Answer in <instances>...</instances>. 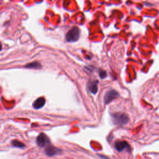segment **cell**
<instances>
[{
    "label": "cell",
    "mask_w": 159,
    "mask_h": 159,
    "mask_svg": "<svg viewBox=\"0 0 159 159\" xmlns=\"http://www.w3.org/2000/svg\"><path fill=\"white\" fill-rule=\"evenodd\" d=\"M112 120L115 125H124L126 124L129 118L127 114L124 113H115L112 115Z\"/></svg>",
    "instance_id": "6da1fadb"
},
{
    "label": "cell",
    "mask_w": 159,
    "mask_h": 159,
    "mask_svg": "<svg viewBox=\"0 0 159 159\" xmlns=\"http://www.w3.org/2000/svg\"><path fill=\"white\" fill-rule=\"evenodd\" d=\"M80 29L76 27H73L66 34V40L70 43H73V42L77 41L80 37Z\"/></svg>",
    "instance_id": "7a4b0ae2"
},
{
    "label": "cell",
    "mask_w": 159,
    "mask_h": 159,
    "mask_svg": "<svg viewBox=\"0 0 159 159\" xmlns=\"http://www.w3.org/2000/svg\"><path fill=\"white\" fill-rule=\"evenodd\" d=\"M36 143L37 146L40 147H47L49 145H51V140L49 137L43 133H41L37 136L36 139Z\"/></svg>",
    "instance_id": "3957f363"
},
{
    "label": "cell",
    "mask_w": 159,
    "mask_h": 159,
    "mask_svg": "<svg viewBox=\"0 0 159 159\" xmlns=\"http://www.w3.org/2000/svg\"><path fill=\"white\" fill-rule=\"evenodd\" d=\"M119 96V94L117 91L114 90H110L107 91L104 97V101L106 104L110 103L113 100L116 99Z\"/></svg>",
    "instance_id": "277c9868"
},
{
    "label": "cell",
    "mask_w": 159,
    "mask_h": 159,
    "mask_svg": "<svg viewBox=\"0 0 159 159\" xmlns=\"http://www.w3.org/2000/svg\"><path fill=\"white\" fill-rule=\"evenodd\" d=\"M45 153L47 156L52 157L54 155H60L62 153V150L57 147H54L51 144L45 148Z\"/></svg>",
    "instance_id": "5b68a950"
},
{
    "label": "cell",
    "mask_w": 159,
    "mask_h": 159,
    "mask_svg": "<svg viewBox=\"0 0 159 159\" xmlns=\"http://www.w3.org/2000/svg\"><path fill=\"white\" fill-rule=\"evenodd\" d=\"M114 147L118 152H122L125 149L129 150L130 149V146L126 141H121V140L116 142V143L114 144Z\"/></svg>",
    "instance_id": "8992f818"
},
{
    "label": "cell",
    "mask_w": 159,
    "mask_h": 159,
    "mask_svg": "<svg viewBox=\"0 0 159 159\" xmlns=\"http://www.w3.org/2000/svg\"><path fill=\"white\" fill-rule=\"evenodd\" d=\"M98 80H93V81H90L88 83V89L90 93L92 94L95 95L98 91Z\"/></svg>",
    "instance_id": "52a82bcc"
},
{
    "label": "cell",
    "mask_w": 159,
    "mask_h": 159,
    "mask_svg": "<svg viewBox=\"0 0 159 159\" xmlns=\"http://www.w3.org/2000/svg\"><path fill=\"white\" fill-rule=\"evenodd\" d=\"M46 104V99L43 97H40L37 98L36 101L33 103V107L36 110H39V109H40L43 107Z\"/></svg>",
    "instance_id": "ba28073f"
},
{
    "label": "cell",
    "mask_w": 159,
    "mask_h": 159,
    "mask_svg": "<svg viewBox=\"0 0 159 159\" xmlns=\"http://www.w3.org/2000/svg\"><path fill=\"white\" fill-rule=\"evenodd\" d=\"M25 67L28 68V69H41L42 66L41 64L40 63H39L38 62H33L31 63H29L28 64H27L26 66H25Z\"/></svg>",
    "instance_id": "9c48e42d"
},
{
    "label": "cell",
    "mask_w": 159,
    "mask_h": 159,
    "mask_svg": "<svg viewBox=\"0 0 159 159\" xmlns=\"http://www.w3.org/2000/svg\"><path fill=\"white\" fill-rule=\"evenodd\" d=\"M11 144L14 147H17V148H20V149H22L26 147L24 144H23L22 142L18 140H13L11 142Z\"/></svg>",
    "instance_id": "30bf717a"
},
{
    "label": "cell",
    "mask_w": 159,
    "mask_h": 159,
    "mask_svg": "<svg viewBox=\"0 0 159 159\" xmlns=\"http://www.w3.org/2000/svg\"><path fill=\"white\" fill-rule=\"evenodd\" d=\"M99 77L102 79L105 78L107 76V72L105 70H100L99 72Z\"/></svg>",
    "instance_id": "8fae6325"
},
{
    "label": "cell",
    "mask_w": 159,
    "mask_h": 159,
    "mask_svg": "<svg viewBox=\"0 0 159 159\" xmlns=\"http://www.w3.org/2000/svg\"><path fill=\"white\" fill-rule=\"evenodd\" d=\"M100 157H101L103 159H109L107 157H106V156H104V155H98Z\"/></svg>",
    "instance_id": "7c38bea8"
}]
</instances>
